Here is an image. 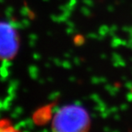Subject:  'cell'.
I'll use <instances>...</instances> for the list:
<instances>
[{
    "label": "cell",
    "mask_w": 132,
    "mask_h": 132,
    "mask_svg": "<svg viewBox=\"0 0 132 132\" xmlns=\"http://www.w3.org/2000/svg\"><path fill=\"white\" fill-rule=\"evenodd\" d=\"M90 125L88 113L77 105L63 107L56 112L52 124L53 130L59 131H85Z\"/></svg>",
    "instance_id": "cell-1"
},
{
    "label": "cell",
    "mask_w": 132,
    "mask_h": 132,
    "mask_svg": "<svg viewBox=\"0 0 132 132\" xmlns=\"http://www.w3.org/2000/svg\"><path fill=\"white\" fill-rule=\"evenodd\" d=\"M14 47V37L11 31L9 32L8 28L0 26V54L9 55L13 50H11Z\"/></svg>",
    "instance_id": "cell-2"
}]
</instances>
